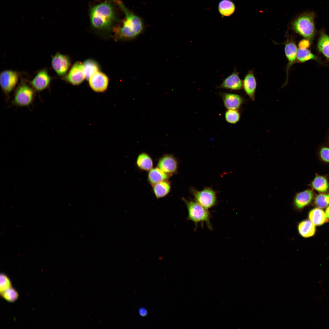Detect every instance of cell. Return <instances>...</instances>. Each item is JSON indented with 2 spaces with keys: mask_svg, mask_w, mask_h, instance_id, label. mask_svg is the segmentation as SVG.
<instances>
[{
  "mask_svg": "<svg viewBox=\"0 0 329 329\" xmlns=\"http://www.w3.org/2000/svg\"><path fill=\"white\" fill-rule=\"evenodd\" d=\"M297 50L296 45L295 42L292 41H289L288 40L285 44V52L288 60V63L286 70V80L284 86L286 85L288 82L290 69L296 59Z\"/></svg>",
  "mask_w": 329,
  "mask_h": 329,
  "instance_id": "cell-15",
  "label": "cell"
},
{
  "mask_svg": "<svg viewBox=\"0 0 329 329\" xmlns=\"http://www.w3.org/2000/svg\"><path fill=\"white\" fill-rule=\"evenodd\" d=\"M256 82L253 72L249 71L246 74L243 82V87L247 94L251 99L255 100V94Z\"/></svg>",
  "mask_w": 329,
  "mask_h": 329,
  "instance_id": "cell-17",
  "label": "cell"
},
{
  "mask_svg": "<svg viewBox=\"0 0 329 329\" xmlns=\"http://www.w3.org/2000/svg\"><path fill=\"white\" fill-rule=\"evenodd\" d=\"M296 59L300 62H304L310 59L316 60L320 62L317 57L307 48H299L297 50Z\"/></svg>",
  "mask_w": 329,
  "mask_h": 329,
  "instance_id": "cell-27",
  "label": "cell"
},
{
  "mask_svg": "<svg viewBox=\"0 0 329 329\" xmlns=\"http://www.w3.org/2000/svg\"><path fill=\"white\" fill-rule=\"evenodd\" d=\"M147 180L151 186L161 182L168 180L171 176L159 168H153L148 172Z\"/></svg>",
  "mask_w": 329,
  "mask_h": 329,
  "instance_id": "cell-19",
  "label": "cell"
},
{
  "mask_svg": "<svg viewBox=\"0 0 329 329\" xmlns=\"http://www.w3.org/2000/svg\"><path fill=\"white\" fill-rule=\"evenodd\" d=\"M191 191L195 201L208 210L217 203L216 192L211 188L206 187L201 191L192 188Z\"/></svg>",
  "mask_w": 329,
  "mask_h": 329,
  "instance_id": "cell-6",
  "label": "cell"
},
{
  "mask_svg": "<svg viewBox=\"0 0 329 329\" xmlns=\"http://www.w3.org/2000/svg\"><path fill=\"white\" fill-rule=\"evenodd\" d=\"M0 293L3 298L10 302H15L18 297L17 292L12 287Z\"/></svg>",
  "mask_w": 329,
  "mask_h": 329,
  "instance_id": "cell-30",
  "label": "cell"
},
{
  "mask_svg": "<svg viewBox=\"0 0 329 329\" xmlns=\"http://www.w3.org/2000/svg\"></svg>",
  "mask_w": 329,
  "mask_h": 329,
  "instance_id": "cell-36",
  "label": "cell"
},
{
  "mask_svg": "<svg viewBox=\"0 0 329 329\" xmlns=\"http://www.w3.org/2000/svg\"><path fill=\"white\" fill-rule=\"evenodd\" d=\"M315 17V14L313 12L302 14L293 21L292 24V29L306 39L312 41L316 32Z\"/></svg>",
  "mask_w": 329,
  "mask_h": 329,
  "instance_id": "cell-3",
  "label": "cell"
},
{
  "mask_svg": "<svg viewBox=\"0 0 329 329\" xmlns=\"http://www.w3.org/2000/svg\"><path fill=\"white\" fill-rule=\"evenodd\" d=\"M317 46L318 51L329 61V35L323 31L320 33Z\"/></svg>",
  "mask_w": 329,
  "mask_h": 329,
  "instance_id": "cell-23",
  "label": "cell"
},
{
  "mask_svg": "<svg viewBox=\"0 0 329 329\" xmlns=\"http://www.w3.org/2000/svg\"><path fill=\"white\" fill-rule=\"evenodd\" d=\"M35 91L31 86L25 83H21L15 91L13 103L20 107L29 106L34 100Z\"/></svg>",
  "mask_w": 329,
  "mask_h": 329,
  "instance_id": "cell-5",
  "label": "cell"
},
{
  "mask_svg": "<svg viewBox=\"0 0 329 329\" xmlns=\"http://www.w3.org/2000/svg\"><path fill=\"white\" fill-rule=\"evenodd\" d=\"M242 87L243 82L236 71L225 79L218 87L219 88L233 90H239Z\"/></svg>",
  "mask_w": 329,
  "mask_h": 329,
  "instance_id": "cell-16",
  "label": "cell"
},
{
  "mask_svg": "<svg viewBox=\"0 0 329 329\" xmlns=\"http://www.w3.org/2000/svg\"><path fill=\"white\" fill-rule=\"evenodd\" d=\"M221 95L225 107L227 110H237L243 102L242 97L239 95L228 93H222Z\"/></svg>",
  "mask_w": 329,
  "mask_h": 329,
  "instance_id": "cell-14",
  "label": "cell"
},
{
  "mask_svg": "<svg viewBox=\"0 0 329 329\" xmlns=\"http://www.w3.org/2000/svg\"><path fill=\"white\" fill-rule=\"evenodd\" d=\"M310 41L306 39L301 40L299 43V46L300 48H307L310 46Z\"/></svg>",
  "mask_w": 329,
  "mask_h": 329,
  "instance_id": "cell-33",
  "label": "cell"
},
{
  "mask_svg": "<svg viewBox=\"0 0 329 329\" xmlns=\"http://www.w3.org/2000/svg\"><path fill=\"white\" fill-rule=\"evenodd\" d=\"M83 63L85 74V79L88 80L94 74L100 71V65L94 59H87Z\"/></svg>",
  "mask_w": 329,
  "mask_h": 329,
  "instance_id": "cell-24",
  "label": "cell"
},
{
  "mask_svg": "<svg viewBox=\"0 0 329 329\" xmlns=\"http://www.w3.org/2000/svg\"><path fill=\"white\" fill-rule=\"evenodd\" d=\"M311 186L315 190L320 193L326 192L329 189L327 180L323 176H316L313 180Z\"/></svg>",
  "mask_w": 329,
  "mask_h": 329,
  "instance_id": "cell-25",
  "label": "cell"
},
{
  "mask_svg": "<svg viewBox=\"0 0 329 329\" xmlns=\"http://www.w3.org/2000/svg\"><path fill=\"white\" fill-rule=\"evenodd\" d=\"M314 204L317 207L324 208L329 205V193H321L315 197Z\"/></svg>",
  "mask_w": 329,
  "mask_h": 329,
  "instance_id": "cell-28",
  "label": "cell"
},
{
  "mask_svg": "<svg viewBox=\"0 0 329 329\" xmlns=\"http://www.w3.org/2000/svg\"><path fill=\"white\" fill-rule=\"evenodd\" d=\"M152 186L153 193L157 199L166 196L171 189V183L168 180L161 182Z\"/></svg>",
  "mask_w": 329,
  "mask_h": 329,
  "instance_id": "cell-20",
  "label": "cell"
},
{
  "mask_svg": "<svg viewBox=\"0 0 329 329\" xmlns=\"http://www.w3.org/2000/svg\"><path fill=\"white\" fill-rule=\"evenodd\" d=\"M114 1L125 14L124 19L113 28L115 39L116 40H127L135 38L143 30V20L128 9L121 0Z\"/></svg>",
  "mask_w": 329,
  "mask_h": 329,
  "instance_id": "cell-2",
  "label": "cell"
},
{
  "mask_svg": "<svg viewBox=\"0 0 329 329\" xmlns=\"http://www.w3.org/2000/svg\"><path fill=\"white\" fill-rule=\"evenodd\" d=\"M19 74L15 71L5 70L0 74V84L3 92L9 95L17 85Z\"/></svg>",
  "mask_w": 329,
  "mask_h": 329,
  "instance_id": "cell-7",
  "label": "cell"
},
{
  "mask_svg": "<svg viewBox=\"0 0 329 329\" xmlns=\"http://www.w3.org/2000/svg\"><path fill=\"white\" fill-rule=\"evenodd\" d=\"M182 200L185 203L188 212L187 219L193 222L195 224L205 222L210 228H211L210 216L207 210L196 202L188 200L184 197Z\"/></svg>",
  "mask_w": 329,
  "mask_h": 329,
  "instance_id": "cell-4",
  "label": "cell"
},
{
  "mask_svg": "<svg viewBox=\"0 0 329 329\" xmlns=\"http://www.w3.org/2000/svg\"><path fill=\"white\" fill-rule=\"evenodd\" d=\"M308 217L315 226H320L328 221L324 211L318 207L311 210L309 213Z\"/></svg>",
  "mask_w": 329,
  "mask_h": 329,
  "instance_id": "cell-22",
  "label": "cell"
},
{
  "mask_svg": "<svg viewBox=\"0 0 329 329\" xmlns=\"http://www.w3.org/2000/svg\"><path fill=\"white\" fill-rule=\"evenodd\" d=\"M240 115L237 110L228 109L225 113V117L227 122L230 124H235L240 119Z\"/></svg>",
  "mask_w": 329,
  "mask_h": 329,
  "instance_id": "cell-29",
  "label": "cell"
},
{
  "mask_svg": "<svg viewBox=\"0 0 329 329\" xmlns=\"http://www.w3.org/2000/svg\"><path fill=\"white\" fill-rule=\"evenodd\" d=\"M135 164L139 170L147 172L152 169L154 165L152 158L145 152H142L138 155Z\"/></svg>",
  "mask_w": 329,
  "mask_h": 329,
  "instance_id": "cell-18",
  "label": "cell"
},
{
  "mask_svg": "<svg viewBox=\"0 0 329 329\" xmlns=\"http://www.w3.org/2000/svg\"><path fill=\"white\" fill-rule=\"evenodd\" d=\"M12 287L9 279L5 274H1L0 275V292Z\"/></svg>",
  "mask_w": 329,
  "mask_h": 329,
  "instance_id": "cell-31",
  "label": "cell"
},
{
  "mask_svg": "<svg viewBox=\"0 0 329 329\" xmlns=\"http://www.w3.org/2000/svg\"><path fill=\"white\" fill-rule=\"evenodd\" d=\"M218 9L221 15L229 16L234 12L235 6L231 0H221L219 3Z\"/></svg>",
  "mask_w": 329,
  "mask_h": 329,
  "instance_id": "cell-26",
  "label": "cell"
},
{
  "mask_svg": "<svg viewBox=\"0 0 329 329\" xmlns=\"http://www.w3.org/2000/svg\"><path fill=\"white\" fill-rule=\"evenodd\" d=\"M298 230L300 235L305 238L313 236L316 231L315 225L308 219L300 221L298 224Z\"/></svg>",
  "mask_w": 329,
  "mask_h": 329,
  "instance_id": "cell-21",
  "label": "cell"
},
{
  "mask_svg": "<svg viewBox=\"0 0 329 329\" xmlns=\"http://www.w3.org/2000/svg\"><path fill=\"white\" fill-rule=\"evenodd\" d=\"M320 157L324 161L329 163V147H323L320 151Z\"/></svg>",
  "mask_w": 329,
  "mask_h": 329,
  "instance_id": "cell-32",
  "label": "cell"
},
{
  "mask_svg": "<svg viewBox=\"0 0 329 329\" xmlns=\"http://www.w3.org/2000/svg\"><path fill=\"white\" fill-rule=\"evenodd\" d=\"M325 214L326 216V217L328 221H329V205L328 206L325 210Z\"/></svg>",
  "mask_w": 329,
  "mask_h": 329,
  "instance_id": "cell-35",
  "label": "cell"
},
{
  "mask_svg": "<svg viewBox=\"0 0 329 329\" xmlns=\"http://www.w3.org/2000/svg\"><path fill=\"white\" fill-rule=\"evenodd\" d=\"M51 79L47 69L44 68L37 73L30 84L35 91L41 92L48 87Z\"/></svg>",
  "mask_w": 329,
  "mask_h": 329,
  "instance_id": "cell-11",
  "label": "cell"
},
{
  "mask_svg": "<svg viewBox=\"0 0 329 329\" xmlns=\"http://www.w3.org/2000/svg\"><path fill=\"white\" fill-rule=\"evenodd\" d=\"M90 87L94 91L103 92L107 89L109 79L104 73L99 71L94 74L88 80Z\"/></svg>",
  "mask_w": 329,
  "mask_h": 329,
  "instance_id": "cell-12",
  "label": "cell"
},
{
  "mask_svg": "<svg viewBox=\"0 0 329 329\" xmlns=\"http://www.w3.org/2000/svg\"><path fill=\"white\" fill-rule=\"evenodd\" d=\"M71 62L69 56L57 52L52 58L51 65L57 74L64 78L70 66Z\"/></svg>",
  "mask_w": 329,
  "mask_h": 329,
  "instance_id": "cell-8",
  "label": "cell"
},
{
  "mask_svg": "<svg viewBox=\"0 0 329 329\" xmlns=\"http://www.w3.org/2000/svg\"><path fill=\"white\" fill-rule=\"evenodd\" d=\"M138 312L139 314L142 317H146L148 314L147 310L143 307L140 308L139 309Z\"/></svg>",
  "mask_w": 329,
  "mask_h": 329,
  "instance_id": "cell-34",
  "label": "cell"
},
{
  "mask_svg": "<svg viewBox=\"0 0 329 329\" xmlns=\"http://www.w3.org/2000/svg\"><path fill=\"white\" fill-rule=\"evenodd\" d=\"M85 78L83 63L80 62L74 63L64 77L66 81L74 85L80 84Z\"/></svg>",
  "mask_w": 329,
  "mask_h": 329,
  "instance_id": "cell-10",
  "label": "cell"
},
{
  "mask_svg": "<svg viewBox=\"0 0 329 329\" xmlns=\"http://www.w3.org/2000/svg\"><path fill=\"white\" fill-rule=\"evenodd\" d=\"M179 163L177 158L171 154H165L158 159L157 167L171 176L177 172Z\"/></svg>",
  "mask_w": 329,
  "mask_h": 329,
  "instance_id": "cell-9",
  "label": "cell"
},
{
  "mask_svg": "<svg viewBox=\"0 0 329 329\" xmlns=\"http://www.w3.org/2000/svg\"><path fill=\"white\" fill-rule=\"evenodd\" d=\"M314 196L313 191L306 189L296 193L294 197L292 204L295 210H300L311 202Z\"/></svg>",
  "mask_w": 329,
  "mask_h": 329,
  "instance_id": "cell-13",
  "label": "cell"
},
{
  "mask_svg": "<svg viewBox=\"0 0 329 329\" xmlns=\"http://www.w3.org/2000/svg\"><path fill=\"white\" fill-rule=\"evenodd\" d=\"M114 0H106L90 8L89 15L93 28L106 34L112 30L115 24L119 20Z\"/></svg>",
  "mask_w": 329,
  "mask_h": 329,
  "instance_id": "cell-1",
  "label": "cell"
}]
</instances>
